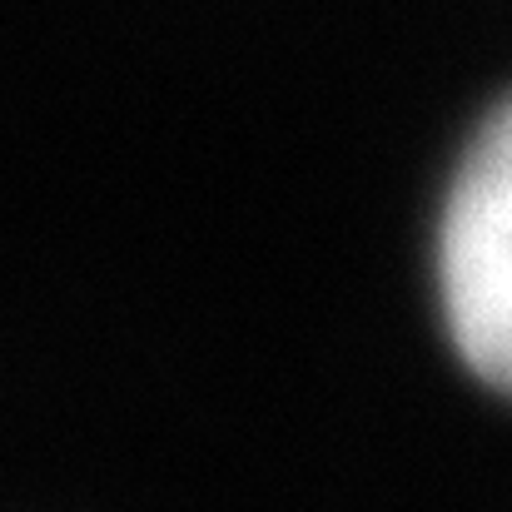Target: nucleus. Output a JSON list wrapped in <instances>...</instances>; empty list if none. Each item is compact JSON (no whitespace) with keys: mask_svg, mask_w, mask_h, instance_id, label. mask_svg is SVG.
<instances>
[{"mask_svg":"<svg viewBox=\"0 0 512 512\" xmlns=\"http://www.w3.org/2000/svg\"><path fill=\"white\" fill-rule=\"evenodd\" d=\"M443 314L463 363L512 393V100L453 179L438 239Z\"/></svg>","mask_w":512,"mask_h":512,"instance_id":"1","label":"nucleus"}]
</instances>
